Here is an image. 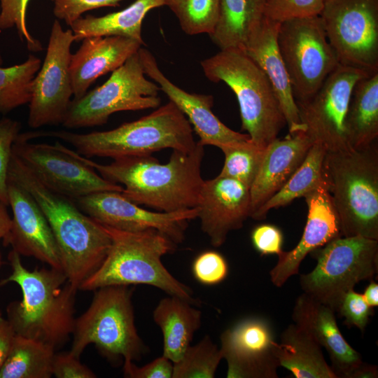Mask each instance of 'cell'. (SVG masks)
Listing matches in <instances>:
<instances>
[{
    "mask_svg": "<svg viewBox=\"0 0 378 378\" xmlns=\"http://www.w3.org/2000/svg\"><path fill=\"white\" fill-rule=\"evenodd\" d=\"M8 206L13 217L4 238L5 246L20 255L34 258L52 268L62 270L59 251L50 226L31 195L8 178Z\"/></svg>",
    "mask_w": 378,
    "mask_h": 378,
    "instance_id": "ac0fdd59",
    "label": "cell"
},
{
    "mask_svg": "<svg viewBox=\"0 0 378 378\" xmlns=\"http://www.w3.org/2000/svg\"><path fill=\"white\" fill-rule=\"evenodd\" d=\"M8 178L27 190L41 208L56 241L62 270L78 290L104 262L111 245L110 234L72 199L45 185L13 151Z\"/></svg>",
    "mask_w": 378,
    "mask_h": 378,
    "instance_id": "7a4b0ae2",
    "label": "cell"
},
{
    "mask_svg": "<svg viewBox=\"0 0 378 378\" xmlns=\"http://www.w3.org/2000/svg\"><path fill=\"white\" fill-rule=\"evenodd\" d=\"M142 46L136 40L121 36L83 39L70 59L74 99L82 97L98 78L121 66Z\"/></svg>",
    "mask_w": 378,
    "mask_h": 378,
    "instance_id": "cb8c5ba5",
    "label": "cell"
},
{
    "mask_svg": "<svg viewBox=\"0 0 378 378\" xmlns=\"http://www.w3.org/2000/svg\"><path fill=\"white\" fill-rule=\"evenodd\" d=\"M337 312L344 318L346 326L356 327L361 332H364L370 317L373 314V307L368 304L363 294L356 293L353 289L343 296Z\"/></svg>",
    "mask_w": 378,
    "mask_h": 378,
    "instance_id": "60d3db41",
    "label": "cell"
},
{
    "mask_svg": "<svg viewBox=\"0 0 378 378\" xmlns=\"http://www.w3.org/2000/svg\"><path fill=\"white\" fill-rule=\"evenodd\" d=\"M52 374L57 378H95L96 374L80 361L70 351L55 354Z\"/></svg>",
    "mask_w": 378,
    "mask_h": 378,
    "instance_id": "ee69618b",
    "label": "cell"
},
{
    "mask_svg": "<svg viewBox=\"0 0 378 378\" xmlns=\"http://www.w3.org/2000/svg\"><path fill=\"white\" fill-rule=\"evenodd\" d=\"M104 226L111 237V245L101 266L78 290L93 291L106 286L144 284L194 305L200 304L192 290L162 264V257L172 252L176 245L169 238L154 229L126 232Z\"/></svg>",
    "mask_w": 378,
    "mask_h": 378,
    "instance_id": "5b68a950",
    "label": "cell"
},
{
    "mask_svg": "<svg viewBox=\"0 0 378 378\" xmlns=\"http://www.w3.org/2000/svg\"><path fill=\"white\" fill-rule=\"evenodd\" d=\"M220 350L227 365V378H277L274 333L270 321L250 316L237 322L220 337Z\"/></svg>",
    "mask_w": 378,
    "mask_h": 378,
    "instance_id": "e0dca14e",
    "label": "cell"
},
{
    "mask_svg": "<svg viewBox=\"0 0 378 378\" xmlns=\"http://www.w3.org/2000/svg\"><path fill=\"white\" fill-rule=\"evenodd\" d=\"M204 146L197 142L189 152L173 150L169 161L160 164L151 155L114 159L102 164L80 158L106 180L121 185V194L138 204L161 212L195 208L204 180L201 165Z\"/></svg>",
    "mask_w": 378,
    "mask_h": 378,
    "instance_id": "6da1fadb",
    "label": "cell"
},
{
    "mask_svg": "<svg viewBox=\"0 0 378 378\" xmlns=\"http://www.w3.org/2000/svg\"><path fill=\"white\" fill-rule=\"evenodd\" d=\"M222 359L220 348L205 335L195 345L190 344L173 363L172 378H214Z\"/></svg>",
    "mask_w": 378,
    "mask_h": 378,
    "instance_id": "d590c367",
    "label": "cell"
},
{
    "mask_svg": "<svg viewBox=\"0 0 378 378\" xmlns=\"http://www.w3.org/2000/svg\"><path fill=\"white\" fill-rule=\"evenodd\" d=\"M279 25L280 22L263 17L241 51L260 67L270 81L282 109L288 133L304 132L288 75L277 46Z\"/></svg>",
    "mask_w": 378,
    "mask_h": 378,
    "instance_id": "d4e9b609",
    "label": "cell"
},
{
    "mask_svg": "<svg viewBox=\"0 0 378 378\" xmlns=\"http://www.w3.org/2000/svg\"><path fill=\"white\" fill-rule=\"evenodd\" d=\"M348 144L363 149L378 137V72L358 80L354 86L345 119Z\"/></svg>",
    "mask_w": 378,
    "mask_h": 378,
    "instance_id": "83f0119b",
    "label": "cell"
},
{
    "mask_svg": "<svg viewBox=\"0 0 378 378\" xmlns=\"http://www.w3.org/2000/svg\"><path fill=\"white\" fill-rule=\"evenodd\" d=\"M160 90L156 83L146 78L137 51L104 84L73 99L62 124L69 129L99 126L118 111L157 108L161 102Z\"/></svg>",
    "mask_w": 378,
    "mask_h": 378,
    "instance_id": "30bf717a",
    "label": "cell"
},
{
    "mask_svg": "<svg viewBox=\"0 0 378 378\" xmlns=\"http://www.w3.org/2000/svg\"><path fill=\"white\" fill-rule=\"evenodd\" d=\"M55 351L45 343L15 334L0 378H50Z\"/></svg>",
    "mask_w": 378,
    "mask_h": 378,
    "instance_id": "1f68e13d",
    "label": "cell"
},
{
    "mask_svg": "<svg viewBox=\"0 0 378 378\" xmlns=\"http://www.w3.org/2000/svg\"><path fill=\"white\" fill-rule=\"evenodd\" d=\"M324 1H326V0H324Z\"/></svg>",
    "mask_w": 378,
    "mask_h": 378,
    "instance_id": "f907efd6",
    "label": "cell"
},
{
    "mask_svg": "<svg viewBox=\"0 0 378 378\" xmlns=\"http://www.w3.org/2000/svg\"><path fill=\"white\" fill-rule=\"evenodd\" d=\"M38 137L63 140L85 157L117 159L151 155L164 148L192 150L195 141L189 121L171 101L136 120L125 122L107 131L80 134L71 132L38 131Z\"/></svg>",
    "mask_w": 378,
    "mask_h": 378,
    "instance_id": "277c9868",
    "label": "cell"
},
{
    "mask_svg": "<svg viewBox=\"0 0 378 378\" xmlns=\"http://www.w3.org/2000/svg\"><path fill=\"white\" fill-rule=\"evenodd\" d=\"M322 347L295 323L282 332L281 342L273 350L279 367L289 370L295 378H338L326 360Z\"/></svg>",
    "mask_w": 378,
    "mask_h": 378,
    "instance_id": "4316f807",
    "label": "cell"
},
{
    "mask_svg": "<svg viewBox=\"0 0 378 378\" xmlns=\"http://www.w3.org/2000/svg\"><path fill=\"white\" fill-rule=\"evenodd\" d=\"M29 0H0V31L15 27L20 38L31 52L43 50L41 42L29 33L27 25V9Z\"/></svg>",
    "mask_w": 378,
    "mask_h": 378,
    "instance_id": "8d00e7d4",
    "label": "cell"
},
{
    "mask_svg": "<svg viewBox=\"0 0 378 378\" xmlns=\"http://www.w3.org/2000/svg\"><path fill=\"white\" fill-rule=\"evenodd\" d=\"M165 6V0H136L127 8L101 17L87 15L71 25L74 41L88 37L121 36L145 44L141 37L142 22L152 9Z\"/></svg>",
    "mask_w": 378,
    "mask_h": 378,
    "instance_id": "f1b7e54d",
    "label": "cell"
},
{
    "mask_svg": "<svg viewBox=\"0 0 378 378\" xmlns=\"http://www.w3.org/2000/svg\"><path fill=\"white\" fill-rule=\"evenodd\" d=\"M15 332L7 318L0 312V370L11 347Z\"/></svg>",
    "mask_w": 378,
    "mask_h": 378,
    "instance_id": "bcb514c9",
    "label": "cell"
},
{
    "mask_svg": "<svg viewBox=\"0 0 378 378\" xmlns=\"http://www.w3.org/2000/svg\"><path fill=\"white\" fill-rule=\"evenodd\" d=\"M335 313L330 307L303 293L295 300L292 319L326 350L330 366L338 378H351L363 361L360 354L344 338Z\"/></svg>",
    "mask_w": 378,
    "mask_h": 378,
    "instance_id": "7402d4cb",
    "label": "cell"
},
{
    "mask_svg": "<svg viewBox=\"0 0 378 378\" xmlns=\"http://www.w3.org/2000/svg\"><path fill=\"white\" fill-rule=\"evenodd\" d=\"M73 200L102 225L126 232L157 230L176 244L183 241L188 221L197 216V207L174 212L150 211L115 191L97 192Z\"/></svg>",
    "mask_w": 378,
    "mask_h": 378,
    "instance_id": "2e32d148",
    "label": "cell"
},
{
    "mask_svg": "<svg viewBox=\"0 0 378 378\" xmlns=\"http://www.w3.org/2000/svg\"><path fill=\"white\" fill-rule=\"evenodd\" d=\"M139 55L144 71L184 114L198 135L199 143L220 148L250 139L248 134L235 132L223 124L212 111L213 96L190 93L169 80L160 69L157 60L147 49L141 47Z\"/></svg>",
    "mask_w": 378,
    "mask_h": 378,
    "instance_id": "d6986e66",
    "label": "cell"
},
{
    "mask_svg": "<svg viewBox=\"0 0 378 378\" xmlns=\"http://www.w3.org/2000/svg\"><path fill=\"white\" fill-rule=\"evenodd\" d=\"M313 141L304 131L276 138L265 149L250 187V217L288 181L302 163Z\"/></svg>",
    "mask_w": 378,
    "mask_h": 378,
    "instance_id": "603a6c76",
    "label": "cell"
},
{
    "mask_svg": "<svg viewBox=\"0 0 378 378\" xmlns=\"http://www.w3.org/2000/svg\"><path fill=\"white\" fill-rule=\"evenodd\" d=\"M251 238L253 247L262 255H279L282 251L283 234L274 225L256 226L251 232Z\"/></svg>",
    "mask_w": 378,
    "mask_h": 378,
    "instance_id": "7bdbcfd3",
    "label": "cell"
},
{
    "mask_svg": "<svg viewBox=\"0 0 378 378\" xmlns=\"http://www.w3.org/2000/svg\"><path fill=\"white\" fill-rule=\"evenodd\" d=\"M196 207L202 230L214 246L219 247L231 231L241 228L250 217V188L218 175L204 181Z\"/></svg>",
    "mask_w": 378,
    "mask_h": 378,
    "instance_id": "ffe728a7",
    "label": "cell"
},
{
    "mask_svg": "<svg viewBox=\"0 0 378 378\" xmlns=\"http://www.w3.org/2000/svg\"><path fill=\"white\" fill-rule=\"evenodd\" d=\"M377 150L374 142L363 149L326 153L323 178L342 237L378 240Z\"/></svg>",
    "mask_w": 378,
    "mask_h": 378,
    "instance_id": "8992f818",
    "label": "cell"
},
{
    "mask_svg": "<svg viewBox=\"0 0 378 378\" xmlns=\"http://www.w3.org/2000/svg\"><path fill=\"white\" fill-rule=\"evenodd\" d=\"M225 162L218 176L235 179L249 188L260 169L265 149L250 139L220 148Z\"/></svg>",
    "mask_w": 378,
    "mask_h": 378,
    "instance_id": "e575fe53",
    "label": "cell"
},
{
    "mask_svg": "<svg viewBox=\"0 0 378 378\" xmlns=\"http://www.w3.org/2000/svg\"><path fill=\"white\" fill-rule=\"evenodd\" d=\"M7 206L6 204L0 201V240L4 239L6 236L11 225V218L8 212ZM2 263V256L0 252V268Z\"/></svg>",
    "mask_w": 378,
    "mask_h": 378,
    "instance_id": "7dc6e473",
    "label": "cell"
},
{
    "mask_svg": "<svg viewBox=\"0 0 378 378\" xmlns=\"http://www.w3.org/2000/svg\"><path fill=\"white\" fill-rule=\"evenodd\" d=\"M123 374L127 378H172L173 363L163 355L142 367L125 360Z\"/></svg>",
    "mask_w": 378,
    "mask_h": 378,
    "instance_id": "f6af8a7d",
    "label": "cell"
},
{
    "mask_svg": "<svg viewBox=\"0 0 378 378\" xmlns=\"http://www.w3.org/2000/svg\"><path fill=\"white\" fill-rule=\"evenodd\" d=\"M188 301L175 295L162 299L153 312L163 335V356L173 363L182 357L201 327L202 312Z\"/></svg>",
    "mask_w": 378,
    "mask_h": 378,
    "instance_id": "484cf974",
    "label": "cell"
},
{
    "mask_svg": "<svg viewBox=\"0 0 378 378\" xmlns=\"http://www.w3.org/2000/svg\"><path fill=\"white\" fill-rule=\"evenodd\" d=\"M0 53V113L29 103L32 80L41 66V60L29 54L24 62L9 67L1 66Z\"/></svg>",
    "mask_w": 378,
    "mask_h": 378,
    "instance_id": "d6a6232c",
    "label": "cell"
},
{
    "mask_svg": "<svg viewBox=\"0 0 378 378\" xmlns=\"http://www.w3.org/2000/svg\"><path fill=\"white\" fill-rule=\"evenodd\" d=\"M94 291L88 309L75 319L70 352L80 358L90 344L110 360H139L148 351L137 332L133 288L112 285Z\"/></svg>",
    "mask_w": 378,
    "mask_h": 378,
    "instance_id": "ba28073f",
    "label": "cell"
},
{
    "mask_svg": "<svg viewBox=\"0 0 378 378\" xmlns=\"http://www.w3.org/2000/svg\"><path fill=\"white\" fill-rule=\"evenodd\" d=\"M20 123L15 120L0 119V201L8 206V173L13 145L20 134Z\"/></svg>",
    "mask_w": 378,
    "mask_h": 378,
    "instance_id": "ab89813d",
    "label": "cell"
},
{
    "mask_svg": "<svg viewBox=\"0 0 378 378\" xmlns=\"http://www.w3.org/2000/svg\"><path fill=\"white\" fill-rule=\"evenodd\" d=\"M210 81L223 82L237 97L241 129L250 140L266 148L286 125L279 102L260 67L239 49L220 50L201 62Z\"/></svg>",
    "mask_w": 378,
    "mask_h": 378,
    "instance_id": "52a82bcc",
    "label": "cell"
},
{
    "mask_svg": "<svg viewBox=\"0 0 378 378\" xmlns=\"http://www.w3.org/2000/svg\"><path fill=\"white\" fill-rule=\"evenodd\" d=\"M365 302L372 307L378 305V284L373 280L366 287L363 294Z\"/></svg>",
    "mask_w": 378,
    "mask_h": 378,
    "instance_id": "c3c4849f",
    "label": "cell"
},
{
    "mask_svg": "<svg viewBox=\"0 0 378 378\" xmlns=\"http://www.w3.org/2000/svg\"><path fill=\"white\" fill-rule=\"evenodd\" d=\"M228 270L225 258L215 251H206L200 253L192 265L194 278L205 286L220 284L227 277Z\"/></svg>",
    "mask_w": 378,
    "mask_h": 378,
    "instance_id": "f35d334b",
    "label": "cell"
},
{
    "mask_svg": "<svg viewBox=\"0 0 378 378\" xmlns=\"http://www.w3.org/2000/svg\"><path fill=\"white\" fill-rule=\"evenodd\" d=\"M314 269L301 274L303 293L337 312L343 296L360 281L373 280L378 268V240L340 237L309 253Z\"/></svg>",
    "mask_w": 378,
    "mask_h": 378,
    "instance_id": "9c48e42d",
    "label": "cell"
},
{
    "mask_svg": "<svg viewBox=\"0 0 378 378\" xmlns=\"http://www.w3.org/2000/svg\"><path fill=\"white\" fill-rule=\"evenodd\" d=\"M71 29L64 30L58 20L52 25L47 51L32 80L28 125L38 128L62 123L73 95L69 70Z\"/></svg>",
    "mask_w": 378,
    "mask_h": 378,
    "instance_id": "9a60e30c",
    "label": "cell"
},
{
    "mask_svg": "<svg viewBox=\"0 0 378 378\" xmlns=\"http://www.w3.org/2000/svg\"><path fill=\"white\" fill-rule=\"evenodd\" d=\"M319 15L340 64L378 72V0H326Z\"/></svg>",
    "mask_w": 378,
    "mask_h": 378,
    "instance_id": "7c38bea8",
    "label": "cell"
},
{
    "mask_svg": "<svg viewBox=\"0 0 378 378\" xmlns=\"http://www.w3.org/2000/svg\"><path fill=\"white\" fill-rule=\"evenodd\" d=\"M277 46L296 102L314 94L340 64L320 15L281 22Z\"/></svg>",
    "mask_w": 378,
    "mask_h": 378,
    "instance_id": "8fae6325",
    "label": "cell"
},
{
    "mask_svg": "<svg viewBox=\"0 0 378 378\" xmlns=\"http://www.w3.org/2000/svg\"><path fill=\"white\" fill-rule=\"evenodd\" d=\"M267 0H220V14L209 36L220 50H241L264 17Z\"/></svg>",
    "mask_w": 378,
    "mask_h": 378,
    "instance_id": "f546056e",
    "label": "cell"
},
{
    "mask_svg": "<svg viewBox=\"0 0 378 378\" xmlns=\"http://www.w3.org/2000/svg\"><path fill=\"white\" fill-rule=\"evenodd\" d=\"M220 0H165L182 30L188 35L214 32L220 14Z\"/></svg>",
    "mask_w": 378,
    "mask_h": 378,
    "instance_id": "836d02e7",
    "label": "cell"
},
{
    "mask_svg": "<svg viewBox=\"0 0 378 378\" xmlns=\"http://www.w3.org/2000/svg\"><path fill=\"white\" fill-rule=\"evenodd\" d=\"M377 367L363 363L354 372L351 378H375L378 376Z\"/></svg>",
    "mask_w": 378,
    "mask_h": 378,
    "instance_id": "681fc988",
    "label": "cell"
},
{
    "mask_svg": "<svg viewBox=\"0 0 378 378\" xmlns=\"http://www.w3.org/2000/svg\"><path fill=\"white\" fill-rule=\"evenodd\" d=\"M371 74L339 64L309 99L296 102L305 133L326 152L350 149L345 119L352 90L360 78Z\"/></svg>",
    "mask_w": 378,
    "mask_h": 378,
    "instance_id": "5bb4252c",
    "label": "cell"
},
{
    "mask_svg": "<svg viewBox=\"0 0 378 378\" xmlns=\"http://www.w3.org/2000/svg\"><path fill=\"white\" fill-rule=\"evenodd\" d=\"M29 132L19 134L12 151L48 187L72 200L101 191L122 192L121 185L108 181L80 155L57 141L30 143Z\"/></svg>",
    "mask_w": 378,
    "mask_h": 378,
    "instance_id": "4fadbf2b",
    "label": "cell"
},
{
    "mask_svg": "<svg viewBox=\"0 0 378 378\" xmlns=\"http://www.w3.org/2000/svg\"><path fill=\"white\" fill-rule=\"evenodd\" d=\"M324 0H267L264 17L277 22L319 15Z\"/></svg>",
    "mask_w": 378,
    "mask_h": 378,
    "instance_id": "74e56055",
    "label": "cell"
},
{
    "mask_svg": "<svg viewBox=\"0 0 378 378\" xmlns=\"http://www.w3.org/2000/svg\"><path fill=\"white\" fill-rule=\"evenodd\" d=\"M304 197L308 214L302 237L294 248L277 255V262L270 272L272 283L279 288L298 274L300 263L307 254L342 237L339 218L326 184Z\"/></svg>",
    "mask_w": 378,
    "mask_h": 378,
    "instance_id": "44dd1931",
    "label": "cell"
},
{
    "mask_svg": "<svg viewBox=\"0 0 378 378\" xmlns=\"http://www.w3.org/2000/svg\"><path fill=\"white\" fill-rule=\"evenodd\" d=\"M326 153V149L321 145L314 143L302 163L286 184L251 218L263 220L271 209L285 206L295 199L304 197L307 193L324 184L322 166Z\"/></svg>",
    "mask_w": 378,
    "mask_h": 378,
    "instance_id": "4dcf8cb0",
    "label": "cell"
},
{
    "mask_svg": "<svg viewBox=\"0 0 378 378\" xmlns=\"http://www.w3.org/2000/svg\"><path fill=\"white\" fill-rule=\"evenodd\" d=\"M53 13L57 20L71 25L84 13L106 6H118L122 0H52Z\"/></svg>",
    "mask_w": 378,
    "mask_h": 378,
    "instance_id": "b9f144b4",
    "label": "cell"
},
{
    "mask_svg": "<svg viewBox=\"0 0 378 378\" xmlns=\"http://www.w3.org/2000/svg\"><path fill=\"white\" fill-rule=\"evenodd\" d=\"M8 259L12 272L0 281V286L14 282L22 295L21 300L10 302L6 308L7 320L14 332L55 349L62 346L74 330L78 289L62 270L49 267L29 270L13 250Z\"/></svg>",
    "mask_w": 378,
    "mask_h": 378,
    "instance_id": "3957f363",
    "label": "cell"
}]
</instances>
